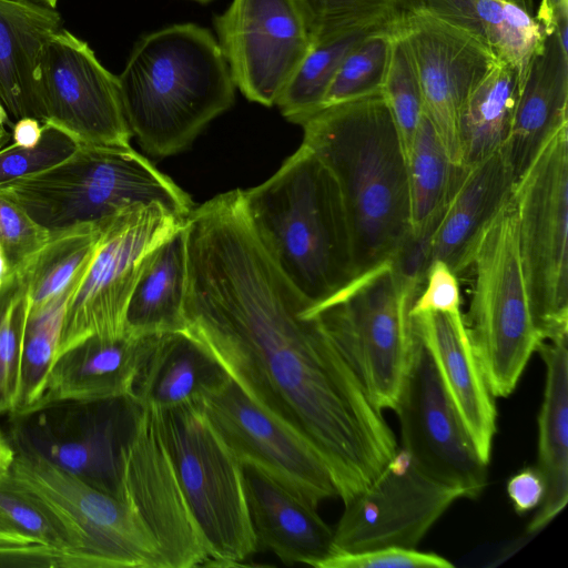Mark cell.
Masks as SVG:
<instances>
[{
    "label": "cell",
    "instance_id": "cell-1",
    "mask_svg": "<svg viewBox=\"0 0 568 568\" xmlns=\"http://www.w3.org/2000/svg\"><path fill=\"white\" fill-rule=\"evenodd\" d=\"M186 332L265 412L305 437L327 464L343 504L395 455L393 430L313 307L252 230L242 191L185 220Z\"/></svg>",
    "mask_w": 568,
    "mask_h": 568
},
{
    "label": "cell",
    "instance_id": "cell-2",
    "mask_svg": "<svg viewBox=\"0 0 568 568\" xmlns=\"http://www.w3.org/2000/svg\"><path fill=\"white\" fill-rule=\"evenodd\" d=\"M345 207L355 278L395 261L410 241L407 163L382 93L325 106L302 124Z\"/></svg>",
    "mask_w": 568,
    "mask_h": 568
},
{
    "label": "cell",
    "instance_id": "cell-3",
    "mask_svg": "<svg viewBox=\"0 0 568 568\" xmlns=\"http://www.w3.org/2000/svg\"><path fill=\"white\" fill-rule=\"evenodd\" d=\"M118 79L130 131L156 156L184 150L235 100L216 37L192 22L142 37Z\"/></svg>",
    "mask_w": 568,
    "mask_h": 568
},
{
    "label": "cell",
    "instance_id": "cell-4",
    "mask_svg": "<svg viewBox=\"0 0 568 568\" xmlns=\"http://www.w3.org/2000/svg\"><path fill=\"white\" fill-rule=\"evenodd\" d=\"M255 236L290 283L325 303L355 280L352 240L338 185L303 143L262 184L242 190Z\"/></svg>",
    "mask_w": 568,
    "mask_h": 568
},
{
    "label": "cell",
    "instance_id": "cell-5",
    "mask_svg": "<svg viewBox=\"0 0 568 568\" xmlns=\"http://www.w3.org/2000/svg\"><path fill=\"white\" fill-rule=\"evenodd\" d=\"M50 235L161 203L186 220L190 196L130 144L83 145L61 163L0 189Z\"/></svg>",
    "mask_w": 568,
    "mask_h": 568
},
{
    "label": "cell",
    "instance_id": "cell-6",
    "mask_svg": "<svg viewBox=\"0 0 568 568\" xmlns=\"http://www.w3.org/2000/svg\"><path fill=\"white\" fill-rule=\"evenodd\" d=\"M422 287L388 261L310 308L381 410H394L407 376L417 338L409 312Z\"/></svg>",
    "mask_w": 568,
    "mask_h": 568
},
{
    "label": "cell",
    "instance_id": "cell-7",
    "mask_svg": "<svg viewBox=\"0 0 568 568\" xmlns=\"http://www.w3.org/2000/svg\"><path fill=\"white\" fill-rule=\"evenodd\" d=\"M468 271L473 290L463 315L466 332L491 395L507 397L541 342L521 264L513 195L481 232Z\"/></svg>",
    "mask_w": 568,
    "mask_h": 568
},
{
    "label": "cell",
    "instance_id": "cell-8",
    "mask_svg": "<svg viewBox=\"0 0 568 568\" xmlns=\"http://www.w3.org/2000/svg\"><path fill=\"white\" fill-rule=\"evenodd\" d=\"M154 410L181 489L206 541L207 565H242L258 549L243 464L194 404Z\"/></svg>",
    "mask_w": 568,
    "mask_h": 568
},
{
    "label": "cell",
    "instance_id": "cell-9",
    "mask_svg": "<svg viewBox=\"0 0 568 568\" xmlns=\"http://www.w3.org/2000/svg\"><path fill=\"white\" fill-rule=\"evenodd\" d=\"M523 270L541 341L568 336V125L540 149L513 193Z\"/></svg>",
    "mask_w": 568,
    "mask_h": 568
},
{
    "label": "cell",
    "instance_id": "cell-10",
    "mask_svg": "<svg viewBox=\"0 0 568 568\" xmlns=\"http://www.w3.org/2000/svg\"><path fill=\"white\" fill-rule=\"evenodd\" d=\"M13 446L11 471L75 530L93 568H165L143 501L132 486L121 484L118 496L104 493L34 452Z\"/></svg>",
    "mask_w": 568,
    "mask_h": 568
},
{
    "label": "cell",
    "instance_id": "cell-11",
    "mask_svg": "<svg viewBox=\"0 0 568 568\" xmlns=\"http://www.w3.org/2000/svg\"><path fill=\"white\" fill-rule=\"evenodd\" d=\"M184 222L156 202L133 206L109 222L68 302L57 356L88 336L125 332L128 303L150 253Z\"/></svg>",
    "mask_w": 568,
    "mask_h": 568
},
{
    "label": "cell",
    "instance_id": "cell-12",
    "mask_svg": "<svg viewBox=\"0 0 568 568\" xmlns=\"http://www.w3.org/2000/svg\"><path fill=\"white\" fill-rule=\"evenodd\" d=\"M140 410L130 397L67 400L10 414L13 445L104 493L118 496L123 452Z\"/></svg>",
    "mask_w": 568,
    "mask_h": 568
},
{
    "label": "cell",
    "instance_id": "cell-13",
    "mask_svg": "<svg viewBox=\"0 0 568 568\" xmlns=\"http://www.w3.org/2000/svg\"><path fill=\"white\" fill-rule=\"evenodd\" d=\"M214 27L236 89L273 106L310 48L315 18L306 0H232Z\"/></svg>",
    "mask_w": 568,
    "mask_h": 568
},
{
    "label": "cell",
    "instance_id": "cell-14",
    "mask_svg": "<svg viewBox=\"0 0 568 568\" xmlns=\"http://www.w3.org/2000/svg\"><path fill=\"white\" fill-rule=\"evenodd\" d=\"M194 405L243 465L261 470L314 508L337 497L331 470L318 450L260 407L231 377Z\"/></svg>",
    "mask_w": 568,
    "mask_h": 568
},
{
    "label": "cell",
    "instance_id": "cell-15",
    "mask_svg": "<svg viewBox=\"0 0 568 568\" xmlns=\"http://www.w3.org/2000/svg\"><path fill=\"white\" fill-rule=\"evenodd\" d=\"M463 497L460 488L432 478L405 449L397 448L376 479L344 504L333 530L332 555L388 546L416 548Z\"/></svg>",
    "mask_w": 568,
    "mask_h": 568
},
{
    "label": "cell",
    "instance_id": "cell-16",
    "mask_svg": "<svg viewBox=\"0 0 568 568\" xmlns=\"http://www.w3.org/2000/svg\"><path fill=\"white\" fill-rule=\"evenodd\" d=\"M44 123L79 144H130L118 75L90 45L61 28L48 40L39 67Z\"/></svg>",
    "mask_w": 568,
    "mask_h": 568
},
{
    "label": "cell",
    "instance_id": "cell-17",
    "mask_svg": "<svg viewBox=\"0 0 568 568\" xmlns=\"http://www.w3.org/2000/svg\"><path fill=\"white\" fill-rule=\"evenodd\" d=\"M394 410L400 426L402 448L425 474L460 488L466 498L483 493L488 465L478 456L418 337Z\"/></svg>",
    "mask_w": 568,
    "mask_h": 568
},
{
    "label": "cell",
    "instance_id": "cell-18",
    "mask_svg": "<svg viewBox=\"0 0 568 568\" xmlns=\"http://www.w3.org/2000/svg\"><path fill=\"white\" fill-rule=\"evenodd\" d=\"M402 30L415 59L424 112L450 160L460 165V106L497 58L469 33L419 9L405 17Z\"/></svg>",
    "mask_w": 568,
    "mask_h": 568
},
{
    "label": "cell",
    "instance_id": "cell-19",
    "mask_svg": "<svg viewBox=\"0 0 568 568\" xmlns=\"http://www.w3.org/2000/svg\"><path fill=\"white\" fill-rule=\"evenodd\" d=\"M412 321L478 456L488 465L497 430L495 397L473 351L463 314L426 312Z\"/></svg>",
    "mask_w": 568,
    "mask_h": 568
},
{
    "label": "cell",
    "instance_id": "cell-20",
    "mask_svg": "<svg viewBox=\"0 0 568 568\" xmlns=\"http://www.w3.org/2000/svg\"><path fill=\"white\" fill-rule=\"evenodd\" d=\"M153 336L124 332L115 336L94 334L80 341L55 357L42 393L29 410L67 400L132 398Z\"/></svg>",
    "mask_w": 568,
    "mask_h": 568
},
{
    "label": "cell",
    "instance_id": "cell-21",
    "mask_svg": "<svg viewBox=\"0 0 568 568\" xmlns=\"http://www.w3.org/2000/svg\"><path fill=\"white\" fill-rule=\"evenodd\" d=\"M516 182L504 149L476 165L465 168L439 221L424 244L427 267L433 261H442L457 277L464 276L468 272L476 242L511 197Z\"/></svg>",
    "mask_w": 568,
    "mask_h": 568
},
{
    "label": "cell",
    "instance_id": "cell-22",
    "mask_svg": "<svg viewBox=\"0 0 568 568\" xmlns=\"http://www.w3.org/2000/svg\"><path fill=\"white\" fill-rule=\"evenodd\" d=\"M248 513L258 548L284 565H318L333 554V529L314 508L261 470L243 465Z\"/></svg>",
    "mask_w": 568,
    "mask_h": 568
},
{
    "label": "cell",
    "instance_id": "cell-23",
    "mask_svg": "<svg viewBox=\"0 0 568 568\" xmlns=\"http://www.w3.org/2000/svg\"><path fill=\"white\" fill-rule=\"evenodd\" d=\"M61 28L53 8L34 0H0V103L10 119L44 123L40 60L48 40Z\"/></svg>",
    "mask_w": 568,
    "mask_h": 568
},
{
    "label": "cell",
    "instance_id": "cell-24",
    "mask_svg": "<svg viewBox=\"0 0 568 568\" xmlns=\"http://www.w3.org/2000/svg\"><path fill=\"white\" fill-rule=\"evenodd\" d=\"M567 109L568 49L556 36H549L529 63L504 148L516 181L544 144L560 128L568 125Z\"/></svg>",
    "mask_w": 568,
    "mask_h": 568
},
{
    "label": "cell",
    "instance_id": "cell-25",
    "mask_svg": "<svg viewBox=\"0 0 568 568\" xmlns=\"http://www.w3.org/2000/svg\"><path fill=\"white\" fill-rule=\"evenodd\" d=\"M229 378L223 366L186 332L154 334L132 399L158 409L194 404Z\"/></svg>",
    "mask_w": 568,
    "mask_h": 568
},
{
    "label": "cell",
    "instance_id": "cell-26",
    "mask_svg": "<svg viewBox=\"0 0 568 568\" xmlns=\"http://www.w3.org/2000/svg\"><path fill=\"white\" fill-rule=\"evenodd\" d=\"M435 18L460 29L497 58L513 65L520 84L547 36L536 19L532 0H418Z\"/></svg>",
    "mask_w": 568,
    "mask_h": 568
},
{
    "label": "cell",
    "instance_id": "cell-27",
    "mask_svg": "<svg viewBox=\"0 0 568 568\" xmlns=\"http://www.w3.org/2000/svg\"><path fill=\"white\" fill-rule=\"evenodd\" d=\"M566 337L541 341L537 351L546 366L538 416V465L546 493L527 532L545 528L568 501V349Z\"/></svg>",
    "mask_w": 568,
    "mask_h": 568
},
{
    "label": "cell",
    "instance_id": "cell-28",
    "mask_svg": "<svg viewBox=\"0 0 568 568\" xmlns=\"http://www.w3.org/2000/svg\"><path fill=\"white\" fill-rule=\"evenodd\" d=\"M186 285L184 222L150 253L128 303L125 332L134 335L184 332Z\"/></svg>",
    "mask_w": 568,
    "mask_h": 568
},
{
    "label": "cell",
    "instance_id": "cell-29",
    "mask_svg": "<svg viewBox=\"0 0 568 568\" xmlns=\"http://www.w3.org/2000/svg\"><path fill=\"white\" fill-rule=\"evenodd\" d=\"M520 90L518 71L497 60L463 102L457 121L460 165L470 168L507 143Z\"/></svg>",
    "mask_w": 568,
    "mask_h": 568
},
{
    "label": "cell",
    "instance_id": "cell-30",
    "mask_svg": "<svg viewBox=\"0 0 568 568\" xmlns=\"http://www.w3.org/2000/svg\"><path fill=\"white\" fill-rule=\"evenodd\" d=\"M410 241L424 245L433 233L465 168L448 156L435 128L423 112L407 159ZM408 242V243H409Z\"/></svg>",
    "mask_w": 568,
    "mask_h": 568
},
{
    "label": "cell",
    "instance_id": "cell-31",
    "mask_svg": "<svg viewBox=\"0 0 568 568\" xmlns=\"http://www.w3.org/2000/svg\"><path fill=\"white\" fill-rule=\"evenodd\" d=\"M394 28L315 26L308 50L276 102L283 116L302 125L323 108L328 87L347 53L368 34Z\"/></svg>",
    "mask_w": 568,
    "mask_h": 568
},
{
    "label": "cell",
    "instance_id": "cell-32",
    "mask_svg": "<svg viewBox=\"0 0 568 568\" xmlns=\"http://www.w3.org/2000/svg\"><path fill=\"white\" fill-rule=\"evenodd\" d=\"M91 260L62 291L41 306L29 310L21 351L18 402L11 414L29 410L39 399L57 357L68 302L85 275Z\"/></svg>",
    "mask_w": 568,
    "mask_h": 568
},
{
    "label": "cell",
    "instance_id": "cell-33",
    "mask_svg": "<svg viewBox=\"0 0 568 568\" xmlns=\"http://www.w3.org/2000/svg\"><path fill=\"white\" fill-rule=\"evenodd\" d=\"M110 221L50 235L22 268L28 285L29 310L41 306L70 283L94 255Z\"/></svg>",
    "mask_w": 568,
    "mask_h": 568
},
{
    "label": "cell",
    "instance_id": "cell-34",
    "mask_svg": "<svg viewBox=\"0 0 568 568\" xmlns=\"http://www.w3.org/2000/svg\"><path fill=\"white\" fill-rule=\"evenodd\" d=\"M0 509L37 544L79 556L85 568H93L75 530L49 501L11 470L0 476Z\"/></svg>",
    "mask_w": 568,
    "mask_h": 568
},
{
    "label": "cell",
    "instance_id": "cell-35",
    "mask_svg": "<svg viewBox=\"0 0 568 568\" xmlns=\"http://www.w3.org/2000/svg\"><path fill=\"white\" fill-rule=\"evenodd\" d=\"M381 93L393 116L407 163L424 108L415 59L402 23L392 34Z\"/></svg>",
    "mask_w": 568,
    "mask_h": 568
},
{
    "label": "cell",
    "instance_id": "cell-36",
    "mask_svg": "<svg viewBox=\"0 0 568 568\" xmlns=\"http://www.w3.org/2000/svg\"><path fill=\"white\" fill-rule=\"evenodd\" d=\"M28 313V285L20 270L0 286V415L11 414L17 407Z\"/></svg>",
    "mask_w": 568,
    "mask_h": 568
},
{
    "label": "cell",
    "instance_id": "cell-37",
    "mask_svg": "<svg viewBox=\"0 0 568 568\" xmlns=\"http://www.w3.org/2000/svg\"><path fill=\"white\" fill-rule=\"evenodd\" d=\"M399 26L368 34L347 53L328 87L323 108L381 93L392 34Z\"/></svg>",
    "mask_w": 568,
    "mask_h": 568
},
{
    "label": "cell",
    "instance_id": "cell-38",
    "mask_svg": "<svg viewBox=\"0 0 568 568\" xmlns=\"http://www.w3.org/2000/svg\"><path fill=\"white\" fill-rule=\"evenodd\" d=\"M79 146L67 132L43 123L41 139L36 145L21 146L13 143L0 149V189L61 163Z\"/></svg>",
    "mask_w": 568,
    "mask_h": 568
},
{
    "label": "cell",
    "instance_id": "cell-39",
    "mask_svg": "<svg viewBox=\"0 0 568 568\" xmlns=\"http://www.w3.org/2000/svg\"><path fill=\"white\" fill-rule=\"evenodd\" d=\"M321 27L394 28L416 9L415 0H306Z\"/></svg>",
    "mask_w": 568,
    "mask_h": 568
},
{
    "label": "cell",
    "instance_id": "cell-40",
    "mask_svg": "<svg viewBox=\"0 0 568 568\" xmlns=\"http://www.w3.org/2000/svg\"><path fill=\"white\" fill-rule=\"evenodd\" d=\"M49 239L16 201L0 193V246L12 273L22 270Z\"/></svg>",
    "mask_w": 568,
    "mask_h": 568
},
{
    "label": "cell",
    "instance_id": "cell-41",
    "mask_svg": "<svg viewBox=\"0 0 568 568\" xmlns=\"http://www.w3.org/2000/svg\"><path fill=\"white\" fill-rule=\"evenodd\" d=\"M454 565L435 552L398 546L381 547L356 552L334 554L317 568H452Z\"/></svg>",
    "mask_w": 568,
    "mask_h": 568
},
{
    "label": "cell",
    "instance_id": "cell-42",
    "mask_svg": "<svg viewBox=\"0 0 568 568\" xmlns=\"http://www.w3.org/2000/svg\"><path fill=\"white\" fill-rule=\"evenodd\" d=\"M426 312L462 314L458 277L442 261H433L425 273L424 285L410 307V316Z\"/></svg>",
    "mask_w": 568,
    "mask_h": 568
},
{
    "label": "cell",
    "instance_id": "cell-43",
    "mask_svg": "<svg viewBox=\"0 0 568 568\" xmlns=\"http://www.w3.org/2000/svg\"><path fill=\"white\" fill-rule=\"evenodd\" d=\"M0 568H85V565L79 556L32 544L0 546Z\"/></svg>",
    "mask_w": 568,
    "mask_h": 568
},
{
    "label": "cell",
    "instance_id": "cell-44",
    "mask_svg": "<svg viewBox=\"0 0 568 568\" xmlns=\"http://www.w3.org/2000/svg\"><path fill=\"white\" fill-rule=\"evenodd\" d=\"M545 493V480L537 468L520 469L507 483V494L518 514H525L539 507Z\"/></svg>",
    "mask_w": 568,
    "mask_h": 568
},
{
    "label": "cell",
    "instance_id": "cell-45",
    "mask_svg": "<svg viewBox=\"0 0 568 568\" xmlns=\"http://www.w3.org/2000/svg\"><path fill=\"white\" fill-rule=\"evenodd\" d=\"M536 19L547 37L556 36L560 44L568 49V0H540Z\"/></svg>",
    "mask_w": 568,
    "mask_h": 568
},
{
    "label": "cell",
    "instance_id": "cell-46",
    "mask_svg": "<svg viewBox=\"0 0 568 568\" xmlns=\"http://www.w3.org/2000/svg\"><path fill=\"white\" fill-rule=\"evenodd\" d=\"M42 135V123L34 118H21L13 123L11 138L21 146L36 145Z\"/></svg>",
    "mask_w": 568,
    "mask_h": 568
},
{
    "label": "cell",
    "instance_id": "cell-47",
    "mask_svg": "<svg viewBox=\"0 0 568 568\" xmlns=\"http://www.w3.org/2000/svg\"><path fill=\"white\" fill-rule=\"evenodd\" d=\"M32 544L37 542L19 529L0 509V546H28Z\"/></svg>",
    "mask_w": 568,
    "mask_h": 568
},
{
    "label": "cell",
    "instance_id": "cell-48",
    "mask_svg": "<svg viewBox=\"0 0 568 568\" xmlns=\"http://www.w3.org/2000/svg\"><path fill=\"white\" fill-rule=\"evenodd\" d=\"M17 452L9 435L0 429V476L10 473Z\"/></svg>",
    "mask_w": 568,
    "mask_h": 568
},
{
    "label": "cell",
    "instance_id": "cell-49",
    "mask_svg": "<svg viewBox=\"0 0 568 568\" xmlns=\"http://www.w3.org/2000/svg\"><path fill=\"white\" fill-rule=\"evenodd\" d=\"M7 125L13 126L9 114L3 105L0 103V149L4 146L11 139V133L7 130Z\"/></svg>",
    "mask_w": 568,
    "mask_h": 568
},
{
    "label": "cell",
    "instance_id": "cell-50",
    "mask_svg": "<svg viewBox=\"0 0 568 568\" xmlns=\"http://www.w3.org/2000/svg\"><path fill=\"white\" fill-rule=\"evenodd\" d=\"M12 274L3 250L0 246V286L7 281V278Z\"/></svg>",
    "mask_w": 568,
    "mask_h": 568
},
{
    "label": "cell",
    "instance_id": "cell-51",
    "mask_svg": "<svg viewBox=\"0 0 568 568\" xmlns=\"http://www.w3.org/2000/svg\"><path fill=\"white\" fill-rule=\"evenodd\" d=\"M34 1L43 3V4H45V6L50 7V8H53V9H55L57 3H58V0H34Z\"/></svg>",
    "mask_w": 568,
    "mask_h": 568
},
{
    "label": "cell",
    "instance_id": "cell-52",
    "mask_svg": "<svg viewBox=\"0 0 568 568\" xmlns=\"http://www.w3.org/2000/svg\"><path fill=\"white\" fill-rule=\"evenodd\" d=\"M192 1H195V2H199V3H209L213 0H192Z\"/></svg>",
    "mask_w": 568,
    "mask_h": 568
}]
</instances>
